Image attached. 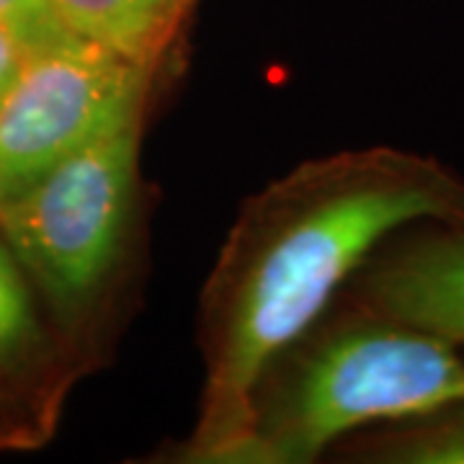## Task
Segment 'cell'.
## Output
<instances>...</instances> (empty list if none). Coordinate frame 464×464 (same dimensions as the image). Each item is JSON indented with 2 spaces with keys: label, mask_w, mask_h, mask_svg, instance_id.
<instances>
[{
  "label": "cell",
  "mask_w": 464,
  "mask_h": 464,
  "mask_svg": "<svg viewBox=\"0 0 464 464\" xmlns=\"http://www.w3.org/2000/svg\"><path fill=\"white\" fill-rule=\"evenodd\" d=\"M8 408H11V405H8V398H5V392H3V390H0V415L5 413V411H8Z\"/></svg>",
  "instance_id": "obj_11"
},
{
  "label": "cell",
  "mask_w": 464,
  "mask_h": 464,
  "mask_svg": "<svg viewBox=\"0 0 464 464\" xmlns=\"http://www.w3.org/2000/svg\"><path fill=\"white\" fill-rule=\"evenodd\" d=\"M0 21L16 24L36 34L70 32L57 18L50 0H0Z\"/></svg>",
  "instance_id": "obj_10"
},
{
  "label": "cell",
  "mask_w": 464,
  "mask_h": 464,
  "mask_svg": "<svg viewBox=\"0 0 464 464\" xmlns=\"http://www.w3.org/2000/svg\"><path fill=\"white\" fill-rule=\"evenodd\" d=\"M353 462L464 464V400L418 418L369 429L343 447Z\"/></svg>",
  "instance_id": "obj_7"
},
{
  "label": "cell",
  "mask_w": 464,
  "mask_h": 464,
  "mask_svg": "<svg viewBox=\"0 0 464 464\" xmlns=\"http://www.w3.org/2000/svg\"><path fill=\"white\" fill-rule=\"evenodd\" d=\"M60 34H36L24 29V26H16V24L0 21V101L8 93L11 83L16 81V75L21 72L24 63L29 60V54L39 44H44L47 39L60 36Z\"/></svg>",
  "instance_id": "obj_9"
},
{
  "label": "cell",
  "mask_w": 464,
  "mask_h": 464,
  "mask_svg": "<svg viewBox=\"0 0 464 464\" xmlns=\"http://www.w3.org/2000/svg\"><path fill=\"white\" fill-rule=\"evenodd\" d=\"M145 111L75 150L16 199L0 235L67 338L93 341L132 250Z\"/></svg>",
  "instance_id": "obj_3"
},
{
  "label": "cell",
  "mask_w": 464,
  "mask_h": 464,
  "mask_svg": "<svg viewBox=\"0 0 464 464\" xmlns=\"http://www.w3.org/2000/svg\"><path fill=\"white\" fill-rule=\"evenodd\" d=\"M464 400V353L366 304H333L266 366L232 464H307L341 439Z\"/></svg>",
  "instance_id": "obj_2"
},
{
  "label": "cell",
  "mask_w": 464,
  "mask_h": 464,
  "mask_svg": "<svg viewBox=\"0 0 464 464\" xmlns=\"http://www.w3.org/2000/svg\"><path fill=\"white\" fill-rule=\"evenodd\" d=\"M415 222L464 225V179L415 150H343L256 191L199 297L204 390L176 462L232 464L256 382L323 315L387 237Z\"/></svg>",
  "instance_id": "obj_1"
},
{
  "label": "cell",
  "mask_w": 464,
  "mask_h": 464,
  "mask_svg": "<svg viewBox=\"0 0 464 464\" xmlns=\"http://www.w3.org/2000/svg\"><path fill=\"white\" fill-rule=\"evenodd\" d=\"M67 29L134 65H163L199 0H50Z\"/></svg>",
  "instance_id": "obj_6"
},
{
  "label": "cell",
  "mask_w": 464,
  "mask_h": 464,
  "mask_svg": "<svg viewBox=\"0 0 464 464\" xmlns=\"http://www.w3.org/2000/svg\"><path fill=\"white\" fill-rule=\"evenodd\" d=\"M351 299L464 351V225L415 222L387 237L348 282Z\"/></svg>",
  "instance_id": "obj_5"
},
{
  "label": "cell",
  "mask_w": 464,
  "mask_h": 464,
  "mask_svg": "<svg viewBox=\"0 0 464 464\" xmlns=\"http://www.w3.org/2000/svg\"><path fill=\"white\" fill-rule=\"evenodd\" d=\"M44 328L34 310L26 274L0 235V369L36 364L44 351Z\"/></svg>",
  "instance_id": "obj_8"
},
{
  "label": "cell",
  "mask_w": 464,
  "mask_h": 464,
  "mask_svg": "<svg viewBox=\"0 0 464 464\" xmlns=\"http://www.w3.org/2000/svg\"><path fill=\"white\" fill-rule=\"evenodd\" d=\"M155 75L72 32L39 44L0 101V204L145 111Z\"/></svg>",
  "instance_id": "obj_4"
}]
</instances>
